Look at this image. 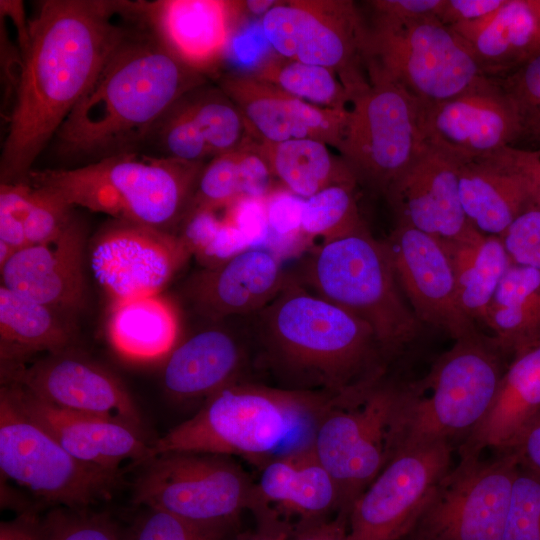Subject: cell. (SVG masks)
Returning a JSON list of instances; mask_svg holds the SVG:
<instances>
[{"mask_svg":"<svg viewBox=\"0 0 540 540\" xmlns=\"http://www.w3.org/2000/svg\"><path fill=\"white\" fill-rule=\"evenodd\" d=\"M219 88L240 110L256 142L313 139L336 149L341 145L348 109L310 104L251 73H228Z\"/></svg>","mask_w":540,"mask_h":540,"instance_id":"20","label":"cell"},{"mask_svg":"<svg viewBox=\"0 0 540 540\" xmlns=\"http://www.w3.org/2000/svg\"><path fill=\"white\" fill-rule=\"evenodd\" d=\"M280 1L276 0H248L241 1L242 12H248L253 15H262V17L275 7Z\"/></svg>","mask_w":540,"mask_h":540,"instance_id":"57","label":"cell"},{"mask_svg":"<svg viewBox=\"0 0 540 540\" xmlns=\"http://www.w3.org/2000/svg\"><path fill=\"white\" fill-rule=\"evenodd\" d=\"M450 259L459 304L476 325L485 326L494 294L513 264L499 236L474 227L454 240H441Z\"/></svg>","mask_w":540,"mask_h":540,"instance_id":"32","label":"cell"},{"mask_svg":"<svg viewBox=\"0 0 540 540\" xmlns=\"http://www.w3.org/2000/svg\"><path fill=\"white\" fill-rule=\"evenodd\" d=\"M204 166L134 151L81 166L32 169L22 182L72 209L167 231L183 219Z\"/></svg>","mask_w":540,"mask_h":540,"instance_id":"5","label":"cell"},{"mask_svg":"<svg viewBox=\"0 0 540 540\" xmlns=\"http://www.w3.org/2000/svg\"><path fill=\"white\" fill-rule=\"evenodd\" d=\"M505 0H444L438 19L451 27L480 19L496 11Z\"/></svg>","mask_w":540,"mask_h":540,"instance_id":"52","label":"cell"},{"mask_svg":"<svg viewBox=\"0 0 540 540\" xmlns=\"http://www.w3.org/2000/svg\"><path fill=\"white\" fill-rule=\"evenodd\" d=\"M179 329L177 309L161 293L112 302L106 323L114 351L138 363L168 356L176 346Z\"/></svg>","mask_w":540,"mask_h":540,"instance_id":"31","label":"cell"},{"mask_svg":"<svg viewBox=\"0 0 540 540\" xmlns=\"http://www.w3.org/2000/svg\"><path fill=\"white\" fill-rule=\"evenodd\" d=\"M132 485L133 503L160 509L226 536L256 507L255 480L227 455L171 451L148 458Z\"/></svg>","mask_w":540,"mask_h":540,"instance_id":"8","label":"cell"},{"mask_svg":"<svg viewBox=\"0 0 540 540\" xmlns=\"http://www.w3.org/2000/svg\"><path fill=\"white\" fill-rule=\"evenodd\" d=\"M202 86L189 92L183 100L213 157L254 142L233 101L220 88L202 89Z\"/></svg>","mask_w":540,"mask_h":540,"instance_id":"38","label":"cell"},{"mask_svg":"<svg viewBox=\"0 0 540 540\" xmlns=\"http://www.w3.org/2000/svg\"><path fill=\"white\" fill-rule=\"evenodd\" d=\"M453 447L436 442L396 453L353 503L349 540H405L450 470Z\"/></svg>","mask_w":540,"mask_h":540,"instance_id":"15","label":"cell"},{"mask_svg":"<svg viewBox=\"0 0 540 540\" xmlns=\"http://www.w3.org/2000/svg\"><path fill=\"white\" fill-rule=\"evenodd\" d=\"M499 237L513 264L540 270L539 207H528Z\"/></svg>","mask_w":540,"mask_h":540,"instance_id":"47","label":"cell"},{"mask_svg":"<svg viewBox=\"0 0 540 540\" xmlns=\"http://www.w3.org/2000/svg\"><path fill=\"white\" fill-rule=\"evenodd\" d=\"M419 115L425 144L457 162L490 157L519 141L515 109L491 76L445 101L419 103Z\"/></svg>","mask_w":540,"mask_h":540,"instance_id":"16","label":"cell"},{"mask_svg":"<svg viewBox=\"0 0 540 540\" xmlns=\"http://www.w3.org/2000/svg\"><path fill=\"white\" fill-rule=\"evenodd\" d=\"M304 280L312 293L366 323L390 361L422 330L385 241L376 240L366 227L324 241L306 261Z\"/></svg>","mask_w":540,"mask_h":540,"instance_id":"7","label":"cell"},{"mask_svg":"<svg viewBox=\"0 0 540 540\" xmlns=\"http://www.w3.org/2000/svg\"><path fill=\"white\" fill-rule=\"evenodd\" d=\"M274 178L285 189L308 199L335 185L355 187L357 179L345 161L332 155L328 145L313 139L278 143L255 142Z\"/></svg>","mask_w":540,"mask_h":540,"instance_id":"35","label":"cell"},{"mask_svg":"<svg viewBox=\"0 0 540 540\" xmlns=\"http://www.w3.org/2000/svg\"><path fill=\"white\" fill-rule=\"evenodd\" d=\"M255 314L268 358L304 390L355 397L384 379L390 359L373 330L291 277Z\"/></svg>","mask_w":540,"mask_h":540,"instance_id":"3","label":"cell"},{"mask_svg":"<svg viewBox=\"0 0 540 540\" xmlns=\"http://www.w3.org/2000/svg\"><path fill=\"white\" fill-rule=\"evenodd\" d=\"M336 398L236 381L153 441L148 458L171 451L205 452L241 456L261 467L273 458L311 448L319 422Z\"/></svg>","mask_w":540,"mask_h":540,"instance_id":"4","label":"cell"},{"mask_svg":"<svg viewBox=\"0 0 540 540\" xmlns=\"http://www.w3.org/2000/svg\"><path fill=\"white\" fill-rule=\"evenodd\" d=\"M0 540H43L41 519L24 512L13 520L1 522Z\"/></svg>","mask_w":540,"mask_h":540,"instance_id":"55","label":"cell"},{"mask_svg":"<svg viewBox=\"0 0 540 540\" xmlns=\"http://www.w3.org/2000/svg\"><path fill=\"white\" fill-rule=\"evenodd\" d=\"M224 210V218L243 235L251 248L266 244L269 227L265 198L243 197Z\"/></svg>","mask_w":540,"mask_h":540,"instance_id":"49","label":"cell"},{"mask_svg":"<svg viewBox=\"0 0 540 540\" xmlns=\"http://www.w3.org/2000/svg\"><path fill=\"white\" fill-rule=\"evenodd\" d=\"M510 452L515 454L520 467L540 476V411L523 429Z\"/></svg>","mask_w":540,"mask_h":540,"instance_id":"54","label":"cell"},{"mask_svg":"<svg viewBox=\"0 0 540 540\" xmlns=\"http://www.w3.org/2000/svg\"><path fill=\"white\" fill-rule=\"evenodd\" d=\"M457 163L462 208L478 231L501 236L518 215L534 205L524 178L496 154Z\"/></svg>","mask_w":540,"mask_h":540,"instance_id":"30","label":"cell"},{"mask_svg":"<svg viewBox=\"0 0 540 540\" xmlns=\"http://www.w3.org/2000/svg\"><path fill=\"white\" fill-rule=\"evenodd\" d=\"M502 540H540V476L520 466Z\"/></svg>","mask_w":540,"mask_h":540,"instance_id":"43","label":"cell"},{"mask_svg":"<svg viewBox=\"0 0 540 540\" xmlns=\"http://www.w3.org/2000/svg\"><path fill=\"white\" fill-rule=\"evenodd\" d=\"M241 1L146 2V19L162 43L184 64L205 75L224 58L242 14Z\"/></svg>","mask_w":540,"mask_h":540,"instance_id":"25","label":"cell"},{"mask_svg":"<svg viewBox=\"0 0 540 540\" xmlns=\"http://www.w3.org/2000/svg\"><path fill=\"white\" fill-rule=\"evenodd\" d=\"M399 385L383 379L359 396L336 398L319 422L312 448L337 484L339 515L348 518L355 500L392 457Z\"/></svg>","mask_w":540,"mask_h":540,"instance_id":"12","label":"cell"},{"mask_svg":"<svg viewBox=\"0 0 540 540\" xmlns=\"http://www.w3.org/2000/svg\"><path fill=\"white\" fill-rule=\"evenodd\" d=\"M496 155L524 178L533 204L540 208V151L509 146Z\"/></svg>","mask_w":540,"mask_h":540,"instance_id":"51","label":"cell"},{"mask_svg":"<svg viewBox=\"0 0 540 540\" xmlns=\"http://www.w3.org/2000/svg\"><path fill=\"white\" fill-rule=\"evenodd\" d=\"M449 28L487 76L503 75L540 52V13L534 0H505L489 15Z\"/></svg>","mask_w":540,"mask_h":540,"instance_id":"28","label":"cell"},{"mask_svg":"<svg viewBox=\"0 0 540 540\" xmlns=\"http://www.w3.org/2000/svg\"><path fill=\"white\" fill-rule=\"evenodd\" d=\"M353 189L335 185L304 200L301 224L306 240L320 236L328 241L365 227Z\"/></svg>","mask_w":540,"mask_h":540,"instance_id":"39","label":"cell"},{"mask_svg":"<svg viewBox=\"0 0 540 540\" xmlns=\"http://www.w3.org/2000/svg\"><path fill=\"white\" fill-rule=\"evenodd\" d=\"M3 384L17 385L57 407L118 419L143 429L141 412L121 379L71 349L2 367Z\"/></svg>","mask_w":540,"mask_h":540,"instance_id":"17","label":"cell"},{"mask_svg":"<svg viewBox=\"0 0 540 540\" xmlns=\"http://www.w3.org/2000/svg\"><path fill=\"white\" fill-rule=\"evenodd\" d=\"M190 256L178 235L116 220L95 237L90 262L116 302L161 293Z\"/></svg>","mask_w":540,"mask_h":540,"instance_id":"18","label":"cell"},{"mask_svg":"<svg viewBox=\"0 0 540 540\" xmlns=\"http://www.w3.org/2000/svg\"><path fill=\"white\" fill-rule=\"evenodd\" d=\"M43 540H122L114 521L90 509L54 507L41 519Z\"/></svg>","mask_w":540,"mask_h":540,"instance_id":"42","label":"cell"},{"mask_svg":"<svg viewBox=\"0 0 540 540\" xmlns=\"http://www.w3.org/2000/svg\"><path fill=\"white\" fill-rule=\"evenodd\" d=\"M183 98L160 119L149 139L156 140L163 152L162 156L204 163L213 154Z\"/></svg>","mask_w":540,"mask_h":540,"instance_id":"41","label":"cell"},{"mask_svg":"<svg viewBox=\"0 0 540 540\" xmlns=\"http://www.w3.org/2000/svg\"><path fill=\"white\" fill-rule=\"evenodd\" d=\"M72 332L58 311L0 287L1 368L24 363L38 353L70 349Z\"/></svg>","mask_w":540,"mask_h":540,"instance_id":"33","label":"cell"},{"mask_svg":"<svg viewBox=\"0 0 540 540\" xmlns=\"http://www.w3.org/2000/svg\"><path fill=\"white\" fill-rule=\"evenodd\" d=\"M511 101L519 123V141L540 151V52L519 67L494 77ZM518 141V142H519Z\"/></svg>","mask_w":540,"mask_h":540,"instance_id":"40","label":"cell"},{"mask_svg":"<svg viewBox=\"0 0 540 540\" xmlns=\"http://www.w3.org/2000/svg\"><path fill=\"white\" fill-rule=\"evenodd\" d=\"M2 386L27 417L83 463L121 471L126 461L139 466L148 458L153 441H148L141 428L118 419L57 407L17 385Z\"/></svg>","mask_w":540,"mask_h":540,"instance_id":"21","label":"cell"},{"mask_svg":"<svg viewBox=\"0 0 540 540\" xmlns=\"http://www.w3.org/2000/svg\"><path fill=\"white\" fill-rule=\"evenodd\" d=\"M288 540H349L348 518L337 514L334 520L296 523Z\"/></svg>","mask_w":540,"mask_h":540,"instance_id":"53","label":"cell"},{"mask_svg":"<svg viewBox=\"0 0 540 540\" xmlns=\"http://www.w3.org/2000/svg\"><path fill=\"white\" fill-rule=\"evenodd\" d=\"M145 2L46 0L28 22L0 161L1 183L22 182L120 44Z\"/></svg>","mask_w":540,"mask_h":540,"instance_id":"1","label":"cell"},{"mask_svg":"<svg viewBox=\"0 0 540 540\" xmlns=\"http://www.w3.org/2000/svg\"><path fill=\"white\" fill-rule=\"evenodd\" d=\"M385 196L397 223L440 240L458 239L473 228L461 204L457 161L427 144Z\"/></svg>","mask_w":540,"mask_h":540,"instance_id":"23","label":"cell"},{"mask_svg":"<svg viewBox=\"0 0 540 540\" xmlns=\"http://www.w3.org/2000/svg\"><path fill=\"white\" fill-rule=\"evenodd\" d=\"M14 253L15 250L12 247L0 241V268L11 258Z\"/></svg>","mask_w":540,"mask_h":540,"instance_id":"58","label":"cell"},{"mask_svg":"<svg viewBox=\"0 0 540 540\" xmlns=\"http://www.w3.org/2000/svg\"><path fill=\"white\" fill-rule=\"evenodd\" d=\"M293 525L283 520H269L258 522L253 532L234 533L225 540H288Z\"/></svg>","mask_w":540,"mask_h":540,"instance_id":"56","label":"cell"},{"mask_svg":"<svg viewBox=\"0 0 540 540\" xmlns=\"http://www.w3.org/2000/svg\"><path fill=\"white\" fill-rule=\"evenodd\" d=\"M255 142L213 157L201 172L188 208L223 209L243 197L264 199L274 189V176Z\"/></svg>","mask_w":540,"mask_h":540,"instance_id":"36","label":"cell"},{"mask_svg":"<svg viewBox=\"0 0 540 540\" xmlns=\"http://www.w3.org/2000/svg\"><path fill=\"white\" fill-rule=\"evenodd\" d=\"M0 470L54 507L90 509L123 486V471L79 461L27 417L8 391L0 390Z\"/></svg>","mask_w":540,"mask_h":540,"instance_id":"10","label":"cell"},{"mask_svg":"<svg viewBox=\"0 0 540 540\" xmlns=\"http://www.w3.org/2000/svg\"><path fill=\"white\" fill-rule=\"evenodd\" d=\"M84 229L73 217L55 238L25 246L0 268L1 285L53 308L73 312L84 302Z\"/></svg>","mask_w":540,"mask_h":540,"instance_id":"22","label":"cell"},{"mask_svg":"<svg viewBox=\"0 0 540 540\" xmlns=\"http://www.w3.org/2000/svg\"><path fill=\"white\" fill-rule=\"evenodd\" d=\"M252 75L310 104L347 110L351 95L331 69L281 56L259 64Z\"/></svg>","mask_w":540,"mask_h":540,"instance_id":"37","label":"cell"},{"mask_svg":"<svg viewBox=\"0 0 540 540\" xmlns=\"http://www.w3.org/2000/svg\"><path fill=\"white\" fill-rule=\"evenodd\" d=\"M485 327L510 360L540 344V270L512 264L490 304Z\"/></svg>","mask_w":540,"mask_h":540,"instance_id":"34","label":"cell"},{"mask_svg":"<svg viewBox=\"0 0 540 540\" xmlns=\"http://www.w3.org/2000/svg\"><path fill=\"white\" fill-rule=\"evenodd\" d=\"M385 243L400 288L422 324L454 340L480 333L459 304L452 265L440 239L396 223Z\"/></svg>","mask_w":540,"mask_h":540,"instance_id":"19","label":"cell"},{"mask_svg":"<svg viewBox=\"0 0 540 540\" xmlns=\"http://www.w3.org/2000/svg\"><path fill=\"white\" fill-rule=\"evenodd\" d=\"M367 3L374 12V21L405 23L426 18L438 19L444 0H375Z\"/></svg>","mask_w":540,"mask_h":540,"instance_id":"50","label":"cell"},{"mask_svg":"<svg viewBox=\"0 0 540 540\" xmlns=\"http://www.w3.org/2000/svg\"><path fill=\"white\" fill-rule=\"evenodd\" d=\"M304 200L287 189L274 188L265 197L269 234L266 244L269 250L279 254L307 241L302 232ZM279 256V255H278Z\"/></svg>","mask_w":540,"mask_h":540,"instance_id":"44","label":"cell"},{"mask_svg":"<svg viewBox=\"0 0 540 540\" xmlns=\"http://www.w3.org/2000/svg\"><path fill=\"white\" fill-rule=\"evenodd\" d=\"M204 76L178 59L146 20L113 52L59 127L52 139L56 154L86 165L139 151L160 119L205 83Z\"/></svg>","mask_w":540,"mask_h":540,"instance_id":"2","label":"cell"},{"mask_svg":"<svg viewBox=\"0 0 540 540\" xmlns=\"http://www.w3.org/2000/svg\"><path fill=\"white\" fill-rule=\"evenodd\" d=\"M367 68L402 87L420 104L457 96L485 76L467 44L437 18L374 21L367 28Z\"/></svg>","mask_w":540,"mask_h":540,"instance_id":"9","label":"cell"},{"mask_svg":"<svg viewBox=\"0 0 540 540\" xmlns=\"http://www.w3.org/2000/svg\"><path fill=\"white\" fill-rule=\"evenodd\" d=\"M540 411V344L515 355L480 423L457 446L459 459H477L486 449L510 452Z\"/></svg>","mask_w":540,"mask_h":540,"instance_id":"27","label":"cell"},{"mask_svg":"<svg viewBox=\"0 0 540 540\" xmlns=\"http://www.w3.org/2000/svg\"><path fill=\"white\" fill-rule=\"evenodd\" d=\"M144 508L122 535V540H225L229 537L166 511Z\"/></svg>","mask_w":540,"mask_h":540,"instance_id":"45","label":"cell"},{"mask_svg":"<svg viewBox=\"0 0 540 540\" xmlns=\"http://www.w3.org/2000/svg\"><path fill=\"white\" fill-rule=\"evenodd\" d=\"M287 278L278 255L264 247L250 248L193 275L186 295L197 313L219 321L259 312L277 296Z\"/></svg>","mask_w":540,"mask_h":540,"instance_id":"24","label":"cell"},{"mask_svg":"<svg viewBox=\"0 0 540 540\" xmlns=\"http://www.w3.org/2000/svg\"><path fill=\"white\" fill-rule=\"evenodd\" d=\"M261 29L279 56L333 70L352 98L368 87L367 28L352 1H280Z\"/></svg>","mask_w":540,"mask_h":540,"instance_id":"13","label":"cell"},{"mask_svg":"<svg viewBox=\"0 0 540 540\" xmlns=\"http://www.w3.org/2000/svg\"><path fill=\"white\" fill-rule=\"evenodd\" d=\"M72 218V208L46 191L30 186L23 220L27 246L55 238Z\"/></svg>","mask_w":540,"mask_h":540,"instance_id":"46","label":"cell"},{"mask_svg":"<svg viewBox=\"0 0 540 540\" xmlns=\"http://www.w3.org/2000/svg\"><path fill=\"white\" fill-rule=\"evenodd\" d=\"M29 191L26 182L0 186V241L15 251L27 246L23 220Z\"/></svg>","mask_w":540,"mask_h":540,"instance_id":"48","label":"cell"},{"mask_svg":"<svg viewBox=\"0 0 540 540\" xmlns=\"http://www.w3.org/2000/svg\"><path fill=\"white\" fill-rule=\"evenodd\" d=\"M243 361L239 342L227 331H200L176 345L167 356L162 384L175 401L207 399L237 381Z\"/></svg>","mask_w":540,"mask_h":540,"instance_id":"29","label":"cell"},{"mask_svg":"<svg viewBox=\"0 0 540 540\" xmlns=\"http://www.w3.org/2000/svg\"><path fill=\"white\" fill-rule=\"evenodd\" d=\"M518 468L513 452L459 459L405 540H502Z\"/></svg>","mask_w":540,"mask_h":540,"instance_id":"14","label":"cell"},{"mask_svg":"<svg viewBox=\"0 0 540 540\" xmlns=\"http://www.w3.org/2000/svg\"><path fill=\"white\" fill-rule=\"evenodd\" d=\"M354 95L339 152L357 181L387 194L425 146L419 103L373 68Z\"/></svg>","mask_w":540,"mask_h":540,"instance_id":"11","label":"cell"},{"mask_svg":"<svg viewBox=\"0 0 540 540\" xmlns=\"http://www.w3.org/2000/svg\"><path fill=\"white\" fill-rule=\"evenodd\" d=\"M255 481L257 521L296 516L299 522L328 519L340 509L336 482L313 448L273 458L264 463Z\"/></svg>","mask_w":540,"mask_h":540,"instance_id":"26","label":"cell"},{"mask_svg":"<svg viewBox=\"0 0 540 540\" xmlns=\"http://www.w3.org/2000/svg\"><path fill=\"white\" fill-rule=\"evenodd\" d=\"M506 359L490 336L479 333L455 340L422 379L400 383L392 457L436 442L460 444L489 409L508 366Z\"/></svg>","mask_w":540,"mask_h":540,"instance_id":"6","label":"cell"},{"mask_svg":"<svg viewBox=\"0 0 540 540\" xmlns=\"http://www.w3.org/2000/svg\"><path fill=\"white\" fill-rule=\"evenodd\" d=\"M534 3H535V5H536V7H537V9H538V11L540 13V0H534Z\"/></svg>","mask_w":540,"mask_h":540,"instance_id":"59","label":"cell"}]
</instances>
